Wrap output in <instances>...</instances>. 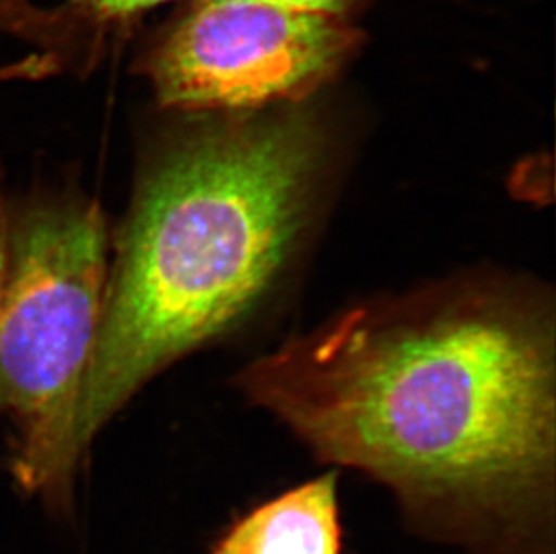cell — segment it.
Returning a JSON list of instances; mask_svg holds the SVG:
<instances>
[{
	"label": "cell",
	"instance_id": "7",
	"mask_svg": "<svg viewBox=\"0 0 556 554\" xmlns=\"http://www.w3.org/2000/svg\"><path fill=\"white\" fill-rule=\"evenodd\" d=\"M260 2L301 11V13H312V15L344 18L348 11L352 10L358 0H260Z\"/></svg>",
	"mask_w": 556,
	"mask_h": 554
},
{
	"label": "cell",
	"instance_id": "3",
	"mask_svg": "<svg viewBox=\"0 0 556 554\" xmlns=\"http://www.w3.org/2000/svg\"><path fill=\"white\" fill-rule=\"evenodd\" d=\"M103 301L100 207L56 200L27 211L11 235L0 304V416L15 424L16 482L63 517L85 455L76 424Z\"/></svg>",
	"mask_w": 556,
	"mask_h": 554
},
{
	"label": "cell",
	"instance_id": "8",
	"mask_svg": "<svg viewBox=\"0 0 556 554\" xmlns=\"http://www.w3.org/2000/svg\"><path fill=\"white\" fill-rule=\"evenodd\" d=\"M10 224L5 216L4 204L0 200V304L4 298L5 281H8V268H10Z\"/></svg>",
	"mask_w": 556,
	"mask_h": 554
},
{
	"label": "cell",
	"instance_id": "2",
	"mask_svg": "<svg viewBox=\"0 0 556 554\" xmlns=\"http://www.w3.org/2000/svg\"><path fill=\"white\" fill-rule=\"evenodd\" d=\"M199 115L137 189L81 389L84 454L148 378L248 319L312 221L326 136L308 109Z\"/></svg>",
	"mask_w": 556,
	"mask_h": 554
},
{
	"label": "cell",
	"instance_id": "6",
	"mask_svg": "<svg viewBox=\"0 0 556 554\" xmlns=\"http://www.w3.org/2000/svg\"><path fill=\"white\" fill-rule=\"evenodd\" d=\"M168 2L175 0H60L79 32L103 54L111 48L112 33Z\"/></svg>",
	"mask_w": 556,
	"mask_h": 554
},
{
	"label": "cell",
	"instance_id": "5",
	"mask_svg": "<svg viewBox=\"0 0 556 554\" xmlns=\"http://www.w3.org/2000/svg\"><path fill=\"white\" fill-rule=\"evenodd\" d=\"M210 554H342L337 471L290 488L243 513Z\"/></svg>",
	"mask_w": 556,
	"mask_h": 554
},
{
	"label": "cell",
	"instance_id": "1",
	"mask_svg": "<svg viewBox=\"0 0 556 554\" xmlns=\"http://www.w3.org/2000/svg\"><path fill=\"white\" fill-rule=\"evenodd\" d=\"M252 402L394 493L418 533L555 554V330L539 298L454 285L348 310L252 362Z\"/></svg>",
	"mask_w": 556,
	"mask_h": 554
},
{
	"label": "cell",
	"instance_id": "4",
	"mask_svg": "<svg viewBox=\"0 0 556 554\" xmlns=\"http://www.w3.org/2000/svg\"><path fill=\"white\" fill-rule=\"evenodd\" d=\"M357 38L336 16L260 0H194L144 54L139 71L168 111H265L305 100L333 78Z\"/></svg>",
	"mask_w": 556,
	"mask_h": 554
}]
</instances>
